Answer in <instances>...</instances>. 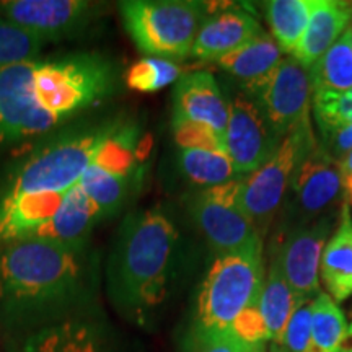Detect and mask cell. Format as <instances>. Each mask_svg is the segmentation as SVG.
<instances>
[{
	"label": "cell",
	"mask_w": 352,
	"mask_h": 352,
	"mask_svg": "<svg viewBox=\"0 0 352 352\" xmlns=\"http://www.w3.org/2000/svg\"><path fill=\"white\" fill-rule=\"evenodd\" d=\"M120 67L98 52H72L0 67V148L63 129L120 90Z\"/></svg>",
	"instance_id": "6da1fadb"
},
{
	"label": "cell",
	"mask_w": 352,
	"mask_h": 352,
	"mask_svg": "<svg viewBox=\"0 0 352 352\" xmlns=\"http://www.w3.org/2000/svg\"><path fill=\"white\" fill-rule=\"evenodd\" d=\"M98 279L100 259L90 243L32 239L0 246V308L10 321L50 327L82 315Z\"/></svg>",
	"instance_id": "7a4b0ae2"
},
{
	"label": "cell",
	"mask_w": 352,
	"mask_h": 352,
	"mask_svg": "<svg viewBox=\"0 0 352 352\" xmlns=\"http://www.w3.org/2000/svg\"><path fill=\"white\" fill-rule=\"evenodd\" d=\"M179 230L162 206L135 210L114 235L104 279L114 310L138 327L155 318L175 279Z\"/></svg>",
	"instance_id": "3957f363"
},
{
	"label": "cell",
	"mask_w": 352,
	"mask_h": 352,
	"mask_svg": "<svg viewBox=\"0 0 352 352\" xmlns=\"http://www.w3.org/2000/svg\"><path fill=\"white\" fill-rule=\"evenodd\" d=\"M127 121L122 114H111L78 120L56 131L8 171L0 183V199L72 189Z\"/></svg>",
	"instance_id": "277c9868"
},
{
	"label": "cell",
	"mask_w": 352,
	"mask_h": 352,
	"mask_svg": "<svg viewBox=\"0 0 352 352\" xmlns=\"http://www.w3.org/2000/svg\"><path fill=\"white\" fill-rule=\"evenodd\" d=\"M263 285V245L215 258L197 296L192 333L230 331L245 308L258 305Z\"/></svg>",
	"instance_id": "5b68a950"
},
{
	"label": "cell",
	"mask_w": 352,
	"mask_h": 352,
	"mask_svg": "<svg viewBox=\"0 0 352 352\" xmlns=\"http://www.w3.org/2000/svg\"><path fill=\"white\" fill-rule=\"evenodd\" d=\"M126 32L140 52L166 60L191 56L206 3L192 0H126L120 2Z\"/></svg>",
	"instance_id": "8992f818"
},
{
	"label": "cell",
	"mask_w": 352,
	"mask_h": 352,
	"mask_svg": "<svg viewBox=\"0 0 352 352\" xmlns=\"http://www.w3.org/2000/svg\"><path fill=\"white\" fill-rule=\"evenodd\" d=\"M316 142L311 124L290 132L280 140L266 164L248 175V178H241L239 206L258 230L270 226L284 204L294 171Z\"/></svg>",
	"instance_id": "52a82bcc"
},
{
	"label": "cell",
	"mask_w": 352,
	"mask_h": 352,
	"mask_svg": "<svg viewBox=\"0 0 352 352\" xmlns=\"http://www.w3.org/2000/svg\"><path fill=\"white\" fill-rule=\"evenodd\" d=\"M240 188L241 178L197 189L186 199L189 215L217 256L263 245L261 232L239 206Z\"/></svg>",
	"instance_id": "ba28073f"
},
{
	"label": "cell",
	"mask_w": 352,
	"mask_h": 352,
	"mask_svg": "<svg viewBox=\"0 0 352 352\" xmlns=\"http://www.w3.org/2000/svg\"><path fill=\"white\" fill-rule=\"evenodd\" d=\"M250 98L256 101L271 129L280 140L290 132L311 124L314 85L310 70L294 57L283 59L270 78Z\"/></svg>",
	"instance_id": "9c48e42d"
},
{
	"label": "cell",
	"mask_w": 352,
	"mask_h": 352,
	"mask_svg": "<svg viewBox=\"0 0 352 352\" xmlns=\"http://www.w3.org/2000/svg\"><path fill=\"white\" fill-rule=\"evenodd\" d=\"M287 192L285 219L292 223L290 230L331 215L329 210L342 195L340 162L316 142L294 171Z\"/></svg>",
	"instance_id": "30bf717a"
},
{
	"label": "cell",
	"mask_w": 352,
	"mask_h": 352,
	"mask_svg": "<svg viewBox=\"0 0 352 352\" xmlns=\"http://www.w3.org/2000/svg\"><path fill=\"white\" fill-rule=\"evenodd\" d=\"M103 7L88 0H7L0 2V16L47 43L78 36Z\"/></svg>",
	"instance_id": "8fae6325"
},
{
	"label": "cell",
	"mask_w": 352,
	"mask_h": 352,
	"mask_svg": "<svg viewBox=\"0 0 352 352\" xmlns=\"http://www.w3.org/2000/svg\"><path fill=\"white\" fill-rule=\"evenodd\" d=\"M226 153L232 160L236 175H252L274 153L280 139L256 101L239 94L228 101V124L226 131Z\"/></svg>",
	"instance_id": "7c38bea8"
},
{
	"label": "cell",
	"mask_w": 352,
	"mask_h": 352,
	"mask_svg": "<svg viewBox=\"0 0 352 352\" xmlns=\"http://www.w3.org/2000/svg\"><path fill=\"white\" fill-rule=\"evenodd\" d=\"M333 215H324L308 226L292 228L276 250L280 270L298 303H308L320 294V261Z\"/></svg>",
	"instance_id": "4fadbf2b"
},
{
	"label": "cell",
	"mask_w": 352,
	"mask_h": 352,
	"mask_svg": "<svg viewBox=\"0 0 352 352\" xmlns=\"http://www.w3.org/2000/svg\"><path fill=\"white\" fill-rule=\"evenodd\" d=\"M25 352H135L108 321L82 314L39 328Z\"/></svg>",
	"instance_id": "5bb4252c"
},
{
	"label": "cell",
	"mask_w": 352,
	"mask_h": 352,
	"mask_svg": "<svg viewBox=\"0 0 352 352\" xmlns=\"http://www.w3.org/2000/svg\"><path fill=\"white\" fill-rule=\"evenodd\" d=\"M171 122H195L209 127L226 139L228 101L212 74L206 70L183 74L173 90Z\"/></svg>",
	"instance_id": "9a60e30c"
},
{
	"label": "cell",
	"mask_w": 352,
	"mask_h": 352,
	"mask_svg": "<svg viewBox=\"0 0 352 352\" xmlns=\"http://www.w3.org/2000/svg\"><path fill=\"white\" fill-rule=\"evenodd\" d=\"M261 25L243 8H220L210 12L206 3V16L192 44L191 56L199 60H219L220 57L240 50L263 34Z\"/></svg>",
	"instance_id": "2e32d148"
},
{
	"label": "cell",
	"mask_w": 352,
	"mask_h": 352,
	"mask_svg": "<svg viewBox=\"0 0 352 352\" xmlns=\"http://www.w3.org/2000/svg\"><path fill=\"white\" fill-rule=\"evenodd\" d=\"M64 192H38L0 199V246L28 240L38 228L57 214L65 199Z\"/></svg>",
	"instance_id": "e0dca14e"
},
{
	"label": "cell",
	"mask_w": 352,
	"mask_h": 352,
	"mask_svg": "<svg viewBox=\"0 0 352 352\" xmlns=\"http://www.w3.org/2000/svg\"><path fill=\"white\" fill-rule=\"evenodd\" d=\"M352 21V3L340 0H311L310 19L294 59L310 69L334 43L340 39Z\"/></svg>",
	"instance_id": "ac0fdd59"
},
{
	"label": "cell",
	"mask_w": 352,
	"mask_h": 352,
	"mask_svg": "<svg viewBox=\"0 0 352 352\" xmlns=\"http://www.w3.org/2000/svg\"><path fill=\"white\" fill-rule=\"evenodd\" d=\"M101 220H104V217L98 208L77 183L72 189H69L63 206L54 217L38 228L32 239L52 240L69 245H87L90 243L91 232Z\"/></svg>",
	"instance_id": "d6986e66"
},
{
	"label": "cell",
	"mask_w": 352,
	"mask_h": 352,
	"mask_svg": "<svg viewBox=\"0 0 352 352\" xmlns=\"http://www.w3.org/2000/svg\"><path fill=\"white\" fill-rule=\"evenodd\" d=\"M283 63V51L274 38L263 33L240 50L220 57L215 64L240 82L243 94L252 96Z\"/></svg>",
	"instance_id": "ffe728a7"
},
{
	"label": "cell",
	"mask_w": 352,
	"mask_h": 352,
	"mask_svg": "<svg viewBox=\"0 0 352 352\" xmlns=\"http://www.w3.org/2000/svg\"><path fill=\"white\" fill-rule=\"evenodd\" d=\"M320 274L336 302L352 296V217L347 204L341 206L336 232L321 253Z\"/></svg>",
	"instance_id": "44dd1931"
},
{
	"label": "cell",
	"mask_w": 352,
	"mask_h": 352,
	"mask_svg": "<svg viewBox=\"0 0 352 352\" xmlns=\"http://www.w3.org/2000/svg\"><path fill=\"white\" fill-rule=\"evenodd\" d=\"M140 178L142 175H127L111 168L98 155L88 166L78 184L98 208L101 215L109 219L124 208Z\"/></svg>",
	"instance_id": "7402d4cb"
},
{
	"label": "cell",
	"mask_w": 352,
	"mask_h": 352,
	"mask_svg": "<svg viewBox=\"0 0 352 352\" xmlns=\"http://www.w3.org/2000/svg\"><path fill=\"white\" fill-rule=\"evenodd\" d=\"M298 305L302 303H298L292 289L289 287L280 270L279 258H277V253H274L267 276L264 277V285L258 302V308L270 331V340L274 344H283L285 328Z\"/></svg>",
	"instance_id": "603a6c76"
},
{
	"label": "cell",
	"mask_w": 352,
	"mask_h": 352,
	"mask_svg": "<svg viewBox=\"0 0 352 352\" xmlns=\"http://www.w3.org/2000/svg\"><path fill=\"white\" fill-rule=\"evenodd\" d=\"M310 3L311 0H271L264 3L266 21L283 54L294 56L297 51L310 19Z\"/></svg>",
	"instance_id": "cb8c5ba5"
},
{
	"label": "cell",
	"mask_w": 352,
	"mask_h": 352,
	"mask_svg": "<svg viewBox=\"0 0 352 352\" xmlns=\"http://www.w3.org/2000/svg\"><path fill=\"white\" fill-rule=\"evenodd\" d=\"M178 165L184 178L201 189L220 186L239 176L227 153L219 151L179 148Z\"/></svg>",
	"instance_id": "d4e9b609"
},
{
	"label": "cell",
	"mask_w": 352,
	"mask_h": 352,
	"mask_svg": "<svg viewBox=\"0 0 352 352\" xmlns=\"http://www.w3.org/2000/svg\"><path fill=\"white\" fill-rule=\"evenodd\" d=\"M308 70L315 94L352 90V44L346 33Z\"/></svg>",
	"instance_id": "484cf974"
},
{
	"label": "cell",
	"mask_w": 352,
	"mask_h": 352,
	"mask_svg": "<svg viewBox=\"0 0 352 352\" xmlns=\"http://www.w3.org/2000/svg\"><path fill=\"white\" fill-rule=\"evenodd\" d=\"M347 336L346 318L328 294L311 302V352H340Z\"/></svg>",
	"instance_id": "4316f807"
},
{
	"label": "cell",
	"mask_w": 352,
	"mask_h": 352,
	"mask_svg": "<svg viewBox=\"0 0 352 352\" xmlns=\"http://www.w3.org/2000/svg\"><path fill=\"white\" fill-rule=\"evenodd\" d=\"M183 77V69L173 60L160 57H144L127 69L124 80L131 90L140 94H153L162 88L178 82Z\"/></svg>",
	"instance_id": "83f0119b"
},
{
	"label": "cell",
	"mask_w": 352,
	"mask_h": 352,
	"mask_svg": "<svg viewBox=\"0 0 352 352\" xmlns=\"http://www.w3.org/2000/svg\"><path fill=\"white\" fill-rule=\"evenodd\" d=\"M311 111L321 138H329L336 131L352 124V90L318 91L314 95Z\"/></svg>",
	"instance_id": "f1b7e54d"
},
{
	"label": "cell",
	"mask_w": 352,
	"mask_h": 352,
	"mask_svg": "<svg viewBox=\"0 0 352 352\" xmlns=\"http://www.w3.org/2000/svg\"><path fill=\"white\" fill-rule=\"evenodd\" d=\"M46 41L0 16V67L38 59Z\"/></svg>",
	"instance_id": "f546056e"
},
{
	"label": "cell",
	"mask_w": 352,
	"mask_h": 352,
	"mask_svg": "<svg viewBox=\"0 0 352 352\" xmlns=\"http://www.w3.org/2000/svg\"><path fill=\"white\" fill-rule=\"evenodd\" d=\"M176 144L179 148H206V151L226 152L223 138L209 127L195 122H171Z\"/></svg>",
	"instance_id": "4dcf8cb0"
},
{
	"label": "cell",
	"mask_w": 352,
	"mask_h": 352,
	"mask_svg": "<svg viewBox=\"0 0 352 352\" xmlns=\"http://www.w3.org/2000/svg\"><path fill=\"white\" fill-rule=\"evenodd\" d=\"M311 302L298 305L285 328L283 344L287 352H311Z\"/></svg>",
	"instance_id": "1f68e13d"
},
{
	"label": "cell",
	"mask_w": 352,
	"mask_h": 352,
	"mask_svg": "<svg viewBox=\"0 0 352 352\" xmlns=\"http://www.w3.org/2000/svg\"><path fill=\"white\" fill-rule=\"evenodd\" d=\"M232 333L245 344H256L270 340L266 321H264L258 305L245 308L232 323Z\"/></svg>",
	"instance_id": "d6a6232c"
},
{
	"label": "cell",
	"mask_w": 352,
	"mask_h": 352,
	"mask_svg": "<svg viewBox=\"0 0 352 352\" xmlns=\"http://www.w3.org/2000/svg\"><path fill=\"white\" fill-rule=\"evenodd\" d=\"M248 344L239 340L230 331L201 334L191 333L189 338V352H246Z\"/></svg>",
	"instance_id": "836d02e7"
},
{
	"label": "cell",
	"mask_w": 352,
	"mask_h": 352,
	"mask_svg": "<svg viewBox=\"0 0 352 352\" xmlns=\"http://www.w3.org/2000/svg\"><path fill=\"white\" fill-rule=\"evenodd\" d=\"M324 147L329 155H331L336 162H341L347 153L352 151V124L342 127V129L336 131L329 138L323 139L320 142Z\"/></svg>",
	"instance_id": "e575fe53"
},
{
	"label": "cell",
	"mask_w": 352,
	"mask_h": 352,
	"mask_svg": "<svg viewBox=\"0 0 352 352\" xmlns=\"http://www.w3.org/2000/svg\"><path fill=\"white\" fill-rule=\"evenodd\" d=\"M340 173H341V186L344 204H352V151L340 162Z\"/></svg>",
	"instance_id": "d590c367"
},
{
	"label": "cell",
	"mask_w": 352,
	"mask_h": 352,
	"mask_svg": "<svg viewBox=\"0 0 352 352\" xmlns=\"http://www.w3.org/2000/svg\"><path fill=\"white\" fill-rule=\"evenodd\" d=\"M246 352H266V346L264 342H256V344H248Z\"/></svg>",
	"instance_id": "8d00e7d4"
},
{
	"label": "cell",
	"mask_w": 352,
	"mask_h": 352,
	"mask_svg": "<svg viewBox=\"0 0 352 352\" xmlns=\"http://www.w3.org/2000/svg\"><path fill=\"white\" fill-rule=\"evenodd\" d=\"M342 349H351L352 351V324L347 329V336H346V341H344V346H342Z\"/></svg>",
	"instance_id": "74e56055"
},
{
	"label": "cell",
	"mask_w": 352,
	"mask_h": 352,
	"mask_svg": "<svg viewBox=\"0 0 352 352\" xmlns=\"http://www.w3.org/2000/svg\"><path fill=\"white\" fill-rule=\"evenodd\" d=\"M270 352H287V349H285L284 344H274V342H272Z\"/></svg>",
	"instance_id": "f35d334b"
},
{
	"label": "cell",
	"mask_w": 352,
	"mask_h": 352,
	"mask_svg": "<svg viewBox=\"0 0 352 352\" xmlns=\"http://www.w3.org/2000/svg\"><path fill=\"white\" fill-rule=\"evenodd\" d=\"M344 33H346V36L349 38V41H351V44H352V21H351V25L347 26V30H346Z\"/></svg>",
	"instance_id": "ab89813d"
},
{
	"label": "cell",
	"mask_w": 352,
	"mask_h": 352,
	"mask_svg": "<svg viewBox=\"0 0 352 352\" xmlns=\"http://www.w3.org/2000/svg\"><path fill=\"white\" fill-rule=\"evenodd\" d=\"M340 352H352V351L351 349H341Z\"/></svg>",
	"instance_id": "60d3db41"
}]
</instances>
